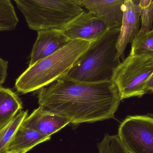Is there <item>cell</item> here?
<instances>
[{
  "mask_svg": "<svg viewBox=\"0 0 153 153\" xmlns=\"http://www.w3.org/2000/svg\"><path fill=\"white\" fill-rule=\"evenodd\" d=\"M22 108V102L15 93L0 87V128L10 122Z\"/></svg>",
  "mask_w": 153,
  "mask_h": 153,
  "instance_id": "cell-13",
  "label": "cell"
},
{
  "mask_svg": "<svg viewBox=\"0 0 153 153\" xmlns=\"http://www.w3.org/2000/svg\"><path fill=\"white\" fill-rule=\"evenodd\" d=\"M152 0H140L139 5L140 8L147 7L152 2Z\"/></svg>",
  "mask_w": 153,
  "mask_h": 153,
  "instance_id": "cell-21",
  "label": "cell"
},
{
  "mask_svg": "<svg viewBox=\"0 0 153 153\" xmlns=\"http://www.w3.org/2000/svg\"><path fill=\"white\" fill-rule=\"evenodd\" d=\"M21 12L28 26L39 31L61 30L84 11L82 6L70 0H13Z\"/></svg>",
  "mask_w": 153,
  "mask_h": 153,
  "instance_id": "cell-4",
  "label": "cell"
},
{
  "mask_svg": "<svg viewBox=\"0 0 153 153\" xmlns=\"http://www.w3.org/2000/svg\"><path fill=\"white\" fill-rule=\"evenodd\" d=\"M110 29L104 20L84 11L60 31L70 40L81 39L91 42L101 37Z\"/></svg>",
  "mask_w": 153,
  "mask_h": 153,
  "instance_id": "cell-7",
  "label": "cell"
},
{
  "mask_svg": "<svg viewBox=\"0 0 153 153\" xmlns=\"http://www.w3.org/2000/svg\"><path fill=\"white\" fill-rule=\"evenodd\" d=\"M132 1H133L135 4H136L139 5L140 0H132Z\"/></svg>",
  "mask_w": 153,
  "mask_h": 153,
  "instance_id": "cell-23",
  "label": "cell"
},
{
  "mask_svg": "<svg viewBox=\"0 0 153 153\" xmlns=\"http://www.w3.org/2000/svg\"><path fill=\"white\" fill-rule=\"evenodd\" d=\"M4 153H26L25 152H6Z\"/></svg>",
  "mask_w": 153,
  "mask_h": 153,
  "instance_id": "cell-24",
  "label": "cell"
},
{
  "mask_svg": "<svg viewBox=\"0 0 153 153\" xmlns=\"http://www.w3.org/2000/svg\"><path fill=\"white\" fill-rule=\"evenodd\" d=\"M118 136L129 153H153V115L128 116Z\"/></svg>",
  "mask_w": 153,
  "mask_h": 153,
  "instance_id": "cell-6",
  "label": "cell"
},
{
  "mask_svg": "<svg viewBox=\"0 0 153 153\" xmlns=\"http://www.w3.org/2000/svg\"><path fill=\"white\" fill-rule=\"evenodd\" d=\"M91 42L71 40L56 53L29 66L16 80V90L22 94L35 91L66 76Z\"/></svg>",
  "mask_w": 153,
  "mask_h": 153,
  "instance_id": "cell-2",
  "label": "cell"
},
{
  "mask_svg": "<svg viewBox=\"0 0 153 153\" xmlns=\"http://www.w3.org/2000/svg\"><path fill=\"white\" fill-rule=\"evenodd\" d=\"M8 62L0 57V87L4 83L7 76Z\"/></svg>",
  "mask_w": 153,
  "mask_h": 153,
  "instance_id": "cell-19",
  "label": "cell"
},
{
  "mask_svg": "<svg viewBox=\"0 0 153 153\" xmlns=\"http://www.w3.org/2000/svg\"><path fill=\"white\" fill-rule=\"evenodd\" d=\"M39 106L78 125L114 118L121 101L112 80L86 82L63 76L39 92Z\"/></svg>",
  "mask_w": 153,
  "mask_h": 153,
  "instance_id": "cell-1",
  "label": "cell"
},
{
  "mask_svg": "<svg viewBox=\"0 0 153 153\" xmlns=\"http://www.w3.org/2000/svg\"><path fill=\"white\" fill-rule=\"evenodd\" d=\"M140 7L132 0H126L117 48L118 55L124 60L127 45L131 43L139 30Z\"/></svg>",
  "mask_w": 153,
  "mask_h": 153,
  "instance_id": "cell-10",
  "label": "cell"
},
{
  "mask_svg": "<svg viewBox=\"0 0 153 153\" xmlns=\"http://www.w3.org/2000/svg\"><path fill=\"white\" fill-rule=\"evenodd\" d=\"M140 18L141 19V27L139 31L146 32L153 29V0L148 6L140 8Z\"/></svg>",
  "mask_w": 153,
  "mask_h": 153,
  "instance_id": "cell-18",
  "label": "cell"
},
{
  "mask_svg": "<svg viewBox=\"0 0 153 153\" xmlns=\"http://www.w3.org/2000/svg\"><path fill=\"white\" fill-rule=\"evenodd\" d=\"M19 21L10 0H0V31L14 30Z\"/></svg>",
  "mask_w": 153,
  "mask_h": 153,
  "instance_id": "cell-16",
  "label": "cell"
},
{
  "mask_svg": "<svg viewBox=\"0 0 153 153\" xmlns=\"http://www.w3.org/2000/svg\"><path fill=\"white\" fill-rule=\"evenodd\" d=\"M146 93H153V73L146 83Z\"/></svg>",
  "mask_w": 153,
  "mask_h": 153,
  "instance_id": "cell-20",
  "label": "cell"
},
{
  "mask_svg": "<svg viewBox=\"0 0 153 153\" xmlns=\"http://www.w3.org/2000/svg\"><path fill=\"white\" fill-rule=\"evenodd\" d=\"M153 73V56L129 54L124 59L111 78L118 89L121 100L143 96L146 93V83Z\"/></svg>",
  "mask_w": 153,
  "mask_h": 153,
  "instance_id": "cell-5",
  "label": "cell"
},
{
  "mask_svg": "<svg viewBox=\"0 0 153 153\" xmlns=\"http://www.w3.org/2000/svg\"><path fill=\"white\" fill-rule=\"evenodd\" d=\"M70 1L76 4L77 5L82 6V4L86 0H70Z\"/></svg>",
  "mask_w": 153,
  "mask_h": 153,
  "instance_id": "cell-22",
  "label": "cell"
},
{
  "mask_svg": "<svg viewBox=\"0 0 153 153\" xmlns=\"http://www.w3.org/2000/svg\"><path fill=\"white\" fill-rule=\"evenodd\" d=\"M37 32V38L30 55L29 66L56 53L71 41L60 30H48Z\"/></svg>",
  "mask_w": 153,
  "mask_h": 153,
  "instance_id": "cell-9",
  "label": "cell"
},
{
  "mask_svg": "<svg viewBox=\"0 0 153 153\" xmlns=\"http://www.w3.org/2000/svg\"><path fill=\"white\" fill-rule=\"evenodd\" d=\"M99 153H129L117 135L106 134L97 145Z\"/></svg>",
  "mask_w": 153,
  "mask_h": 153,
  "instance_id": "cell-17",
  "label": "cell"
},
{
  "mask_svg": "<svg viewBox=\"0 0 153 153\" xmlns=\"http://www.w3.org/2000/svg\"><path fill=\"white\" fill-rule=\"evenodd\" d=\"M120 28L109 30L79 57L66 76L80 82H97L111 80L120 63L117 44Z\"/></svg>",
  "mask_w": 153,
  "mask_h": 153,
  "instance_id": "cell-3",
  "label": "cell"
},
{
  "mask_svg": "<svg viewBox=\"0 0 153 153\" xmlns=\"http://www.w3.org/2000/svg\"><path fill=\"white\" fill-rule=\"evenodd\" d=\"M126 0H86L82 6L104 20L111 28H120Z\"/></svg>",
  "mask_w": 153,
  "mask_h": 153,
  "instance_id": "cell-11",
  "label": "cell"
},
{
  "mask_svg": "<svg viewBox=\"0 0 153 153\" xmlns=\"http://www.w3.org/2000/svg\"><path fill=\"white\" fill-rule=\"evenodd\" d=\"M131 43V55L153 56V28L148 32L138 31Z\"/></svg>",
  "mask_w": 153,
  "mask_h": 153,
  "instance_id": "cell-15",
  "label": "cell"
},
{
  "mask_svg": "<svg viewBox=\"0 0 153 153\" xmlns=\"http://www.w3.org/2000/svg\"><path fill=\"white\" fill-rule=\"evenodd\" d=\"M27 116V110L20 111L8 124L0 128V153L6 152L13 136Z\"/></svg>",
  "mask_w": 153,
  "mask_h": 153,
  "instance_id": "cell-14",
  "label": "cell"
},
{
  "mask_svg": "<svg viewBox=\"0 0 153 153\" xmlns=\"http://www.w3.org/2000/svg\"><path fill=\"white\" fill-rule=\"evenodd\" d=\"M70 123L67 118L39 106L25 118L22 126L51 137Z\"/></svg>",
  "mask_w": 153,
  "mask_h": 153,
  "instance_id": "cell-8",
  "label": "cell"
},
{
  "mask_svg": "<svg viewBox=\"0 0 153 153\" xmlns=\"http://www.w3.org/2000/svg\"><path fill=\"white\" fill-rule=\"evenodd\" d=\"M51 137L44 135L31 128L21 126L10 142L6 152L27 153L37 145L49 140Z\"/></svg>",
  "mask_w": 153,
  "mask_h": 153,
  "instance_id": "cell-12",
  "label": "cell"
}]
</instances>
